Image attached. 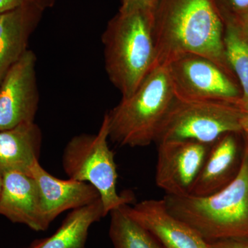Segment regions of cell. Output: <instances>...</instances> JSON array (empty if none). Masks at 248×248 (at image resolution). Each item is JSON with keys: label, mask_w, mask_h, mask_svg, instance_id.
Masks as SVG:
<instances>
[{"label": "cell", "mask_w": 248, "mask_h": 248, "mask_svg": "<svg viewBox=\"0 0 248 248\" xmlns=\"http://www.w3.org/2000/svg\"><path fill=\"white\" fill-rule=\"evenodd\" d=\"M155 65L185 55H202L228 71L225 21L214 0H159L153 21Z\"/></svg>", "instance_id": "1"}, {"label": "cell", "mask_w": 248, "mask_h": 248, "mask_svg": "<svg viewBox=\"0 0 248 248\" xmlns=\"http://www.w3.org/2000/svg\"><path fill=\"white\" fill-rule=\"evenodd\" d=\"M163 199L173 216L210 245L223 240H248V142L245 140L239 174L223 190L207 197L166 195Z\"/></svg>", "instance_id": "2"}, {"label": "cell", "mask_w": 248, "mask_h": 248, "mask_svg": "<svg viewBox=\"0 0 248 248\" xmlns=\"http://www.w3.org/2000/svg\"><path fill=\"white\" fill-rule=\"evenodd\" d=\"M153 21L146 11L119 10L103 32L106 71L122 97L133 94L155 68Z\"/></svg>", "instance_id": "3"}, {"label": "cell", "mask_w": 248, "mask_h": 248, "mask_svg": "<svg viewBox=\"0 0 248 248\" xmlns=\"http://www.w3.org/2000/svg\"><path fill=\"white\" fill-rule=\"evenodd\" d=\"M175 99L167 67H155L133 94L106 113L109 139L131 148L155 143Z\"/></svg>", "instance_id": "4"}, {"label": "cell", "mask_w": 248, "mask_h": 248, "mask_svg": "<svg viewBox=\"0 0 248 248\" xmlns=\"http://www.w3.org/2000/svg\"><path fill=\"white\" fill-rule=\"evenodd\" d=\"M108 140V120L105 114L97 134L73 137L67 143L62 156V166L68 179L88 183L97 189L106 215L134 200L131 192L120 195L117 192V164Z\"/></svg>", "instance_id": "5"}, {"label": "cell", "mask_w": 248, "mask_h": 248, "mask_svg": "<svg viewBox=\"0 0 248 248\" xmlns=\"http://www.w3.org/2000/svg\"><path fill=\"white\" fill-rule=\"evenodd\" d=\"M244 110L231 103L184 101L176 98L155 143L190 140L213 144L229 133H241Z\"/></svg>", "instance_id": "6"}, {"label": "cell", "mask_w": 248, "mask_h": 248, "mask_svg": "<svg viewBox=\"0 0 248 248\" xmlns=\"http://www.w3.org/2000/svg\"><path fill=\"white\" fill-rule=\"evenodd\" d=\"M166 66L177 99L231 103L240 107L241 90L228 71L210 59L185 54Z\"/></svg>", "instance_id": "7"}, {"label": "cell", "mask_w": 248, "mask_h": 248, "mask_svg": "<svg viewBox=\"0 0 248 248\" xmlns=\"http://www.w3.org/2000/svg\"><path fill=\"white\" fill-rule=\"evenodd\" d=\"M36 63L29 49L0 82V131L35 122L40 103Z\"/></svg>", "instance_id": "8"}, {"label": "cell", "mask_w": 248, "mask_h": 248, "mask_svg": "<svg viewBox=\"0 0 248 248\" xmlns=\"http://www.w3.org/2000/svg\"><path fill=\"white\" fill-rule=\"evenodd\" d=\"M211 145L190 140L157 144L156 186L166 195H191Z\"/></svg>", "instance_id": "9"}, {"label": "cell", "mask_w": 248, "mask_h": 248, "mask_svg": "<svg viewBox=\"0 0 248 248\" xmlns=\"http://www.w3.org/2000/svg\"><path fill=\"white\" fill-rule=\"evenodd\" d=\"M121 208L151 232L164 248H210L195 230L170 213L164 199L143 200Z\"/></svg>", "instance_id": "10"}, {"label": "cell", "mask_w": 248, "mask_h": 248, "mask_svg": "<svg viewBox=\"0 0 248 248\" xmlns=\"http://www.w3.org/2000/svg\"><path fill=\"white\" fill-rule=\"evenodd\" d=\"M0 215L32 231H45L50 226L42 207L40 189L33 177L22 172L3 174Z\"/></svg>", "instance_id": "11"}, {"label": "cell", "mask_w": 248, "mask_h": 248, "mask_svg": "<svg viewBox=\"0 0 248 248\" xmlns=\"http://www.w3.org/2000/svg\"><path fill=\"white\" fill-rule=\"evenodd\" d=\"M241 133L225 134L210 147L191 195L207 197L219 192L234 180L242 166L245 141L241 144Z\"/></svg>", "instance_id": "12"}, {"label": "cell", "mask_w": 248, "mask_h": 248, "mask_svg": "<svg viewBox=\"0 0 248 248\" xmlns=\"http://www.w3.org/2000/svg\"><path fill=\"white\" fill-rule=\"evenodd\" d=\"M31 176L40 189L42 207L50 223L63 212L81 208L100 198L91 184L58 179L47 172L39 161L34 164Z\"/></svg>", "instance_id": "13"}, {"label": "cell", "mask_w": 248, "mask_h": 248, "mask_svg": "<svg viewBox=\"0 0 248 248\" xmlns=\"http://www.w3.org/2000/svg\"><path fill=\"white\" fill-rule=\"evenodd\" d=\"M44 12L35 6H24L0 13V82L29 50V39Z\"/></svg>", "instance_id": "14"}, {"label": "cell", "mask_w": 248, "mask_h": 248, "mask_svg": "<svg viewBox=\"0 0 248 248\" xmlns=\"http://www.w3.org/2000/svg\"><path fill=\"white\" fill-rule=\"evenodd\" d=\"M42 130L35 122L0 131V175L17 172L31 175L39 161Z\"/></svg>", "instance_id": "15"}, {"label": "cell", "mask_w": 248, "mask_h": 248, "mask_svg": "<svg viewBox=\"0 0 248 248\" xmlns=\"http://www.w3.org/2000/svg\"><path fill=\"white\" fill-rule=\"evenodd\" d=\"M107 216L101 199L72 210L52 236L37 240L31 248H86L90 228Z\"/></svg>", "instance_id": "16"}, {"label": "cell", "mask_w": 248, "mask_h": 248, "mask_svg": "<svg viewBox=\"0 0 248 248\" xmlns=\"http://www.w3.org/2000/svg\"><path fill=\"white\" fill-rule=\"evenodd\" d=\"M223 44L227 62L241 86L240 107L248 112V41L234 22L225 21Z\"/></svg>", "instance_id": "17"}, {"label": "cell", "mask_w": 248, "mask_h": 248, "mask_svg": "<svg viewBox=\"0 0 248 248\" xmlns=\"http://www.w3.org/2000/svg\"><path fill=\"white\" fill-rule=\"evenodd\" d=\"M109 236L114 248H164L143 227L130 218L122 208L110 213Z\"/></svg>", "instance_id": "18"}, {"label": "cell", "mask_w": 248, "mask_h": 248, "mask_svg": "<svg viewBox=\"0 0 248 248\" xmlns=\"http://www.w3.org/2000/svg\"><path fill=\"white\" fill-rule=\"evenodd\" d=\"M56 0H0V13L24 6H33L43 11L51 9Z\"/></svg>", "instance_id": "19"}, {"label": "cell", "mask_w": 248, "mask_h": 248, "mask_svg": "<svg viewBox=\"0 0 248 248\" xmlns=\"http://www.w3.org/2000/svg\"><path fill=\"white\" fill-rule=\"evenodd\" d=\"M221 16L230 11L236 14V22L248 11V0H214Z\"/></svg>", "instance_id": "20"}, {"label": "cell", "mask_w": 248, "mask_h": 248, "mask_svg": "<svg viewBox=\"0 0 248 248\" xmlns=\"http://www.w3.org/2000/svg\"><path fill=\"white\" fill-rule=\"evenodd\" d=\"M120 11L141 10L153 14L159 0H120Z\"/></svg>", "instance_id": "21"}, {"label": "cell", "mask_w": 248, "mask_h": 248, "mask_svg": "<svg viewBox=\"0 0 248 248\" xmlns=\"http://www.w3.org/2000/svg\"><path fill=\"white\" fill-rule=\"evenodd\" d=\"M210 248H248V240H223L210 244Z\"/></svg>", "instance_id": "22"}, {"label": "cell", "mask_w": 248, "mask_h": 248, "mask_svg": "<svg viewBox=\"0 0 248 248\" xmlns=\"http://www.w3.org/2000/svg\"><path fill=\"white\" fill-rule=\"evenodd\" d=\"M234 22L238 26L245 38L248 41V11Z\"/></svg>", "instance_id": "23"}, {"label": "cell", "mask_w": 248, "mask_h": 248, "mask_svg": "<svg viewBox=\"0 0 248 248\" xmlns=\"http://www.w3.org/2000/svg\"><path fill=\"white\" fill-rule=\"evenodd\" d=\"M241 133L246 141L248 142V112H244L241 116Z\"/></svg>", "instance_id": "24"}, {"label": "cell", "mask_w": 248, "mask_h": 248, "mask_svg": "<svg viewBox=\"0 0 248 248\" xmlns=\"http://www.w3.org/2000/svg\"><path fill=\"white\" fill-rule=\"evenodd\" d=\"M1 186H2V177L0 175V193H1Z\"/></svg>", "instance_id": "25"}, {"label": "cell", "mask_w": 248, "mask_h": 248, "mask_svg": "<svg viewBox=\"0 0 248 248\" xmlns=\"http://www.w3.org/2000/svg\"></svg>", "instance_id": "26"}, {"label": "cell", "mask_w": 248, "mask_h": 248, "mask_svg": "<svg viewBox=\"0 0 248 248\" xmlns=\"http://www.w3.org/2000/svg\"><path fill=\"white\" fill-rule=\"evenodd\" d=\"M248 142V141H247Z\"/></svg>", "instance_id": "27"}]
</instances>
